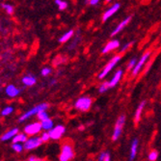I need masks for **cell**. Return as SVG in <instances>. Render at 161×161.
I'll list each match as a JSON object with an SVG mask.
<instances>
[{"instance_id": "obj_38", "label": "cell", "mask_w": 161, "mask_h": 161, "mask_svg": "<svg viewBox=\"0 0 161 161\" xmlns=\"http://www.w3.org/2000/svg\"><path fill=\"white\" fill-rule=\"evenodd\" d=\"M88 161H93V160H88Z\"/></svg>"}, {"instance_id": "obj_2", "label": "cell", "mask_w": 161, "mask_h": 161, "mask_svg": "<svg viewBox=\"0 0 161 161\" xmlns=\"http://www.w3.org/2000/svg\"><path fill=\"white\" fill-rule=\"evenodd\" d=\"M125 124V115H121L118 120H117L115 126H114V131L112 134V140L113 141H117L122 135L123 133V129Z\"/></svg>"}, {"instance_id": "obj_32", "label": "cell", "mask_w": 161, "mask_h": 161, "mask_svg": "<svg viewBox=\"0 0 161 161\" xmlns=\"http://www.w3.org/2000/svg\"><path fill=\"white\" fill-rule=\"evenodd\" d=\"M107 152H103L101 153L98 156V161H104V158H105V155H106Z\"/></svg>"}, {"instance_id": "obj_6", "label": "cell", "mask_w": 161, "mask_h": 161, "mask_svg": "<svg viewBox=\"0 0 161 161\" xmlns=\"http://www.w3.org/2000/svg\"><path fill=\"white\" fill-rule=\"evenodd\" d=\"M92 105V99L88 97H79L76 102L75 103V107L77 109V110H80V111H87L89 110L90 107Z\"/></svg>"}, {"instance_id": "obj_39", "label": "cell", "mask_w": 161, "mask_h": 161, "mask_svg": "<svg viewBox=\"0 0 161 161\" xmlns=\"http://www.w3.org/2000/svg\"><path fill=\"white\" fill-rule=\"evenodd\" d=\"M107 1H111V0H107Z\"/></svg>"}, {"instance_id": "obj_3", "label": "cell", "mask_w": 161, "mask_h": 161, "mask_svg": "<svg viewBox=\"0 0 161 161\" xmlns=\"http://www.w3.org/2000/svg\"><path fill=\"white\" fill-rule=\"evenodd\" d=\"M75 157L74 149L69 144H64L62 146L61 153L59 155V161H69Z\"/></svg>"}, {"instance_id": "obj_4", "label": "cell", "mask_w": 161, "mask_h": 161, "mask_svg": "<svg viewBox=\"0 0 161 161\" xmlns=\"http://www.w3.org/2000/svg\"><path fill=\"white\" fill-rule=\"evenodd\" d=\"M42 143L43 142L41 137L31 136V137L27 138V140L23 143V147H24V150H26V151H31V150L39 148Z\"/></svg>"}, {"instance_id": "obj_14", "label": "cell", "mask_w": 161, "mask_h": 161, "mask_svg": "<svg viewBox=\"0 0 161 161\" xmlns=\"http://www.w3.org/2000/svg\"><path fill=\"white\" fill-rule=\"evenodd\" d=\"M123 77V70L122 69H119L115 72L114 76L112 77V79L109 81V88H113L115 87L117 84L119 83V81L121 80V78Z\"/></svg>"}, {"instance_id": "obj_33", "label": "cell", "mask_w": 161, "mask_h": 161, "mask_svg": "<svg viewBox=\"0 0 161 161\" xmlns=\"http://www.w3.org/2000/svg\"><path fill=\"white\" fill-rule=\"evenodd\" d=\"M132 43H133V42H128V43H126V45H125V47H124L121 49L120 53H123V52H125V50H126V49H127V48H128V47L131 46V45H132Z\"/></svg>"}, {"instance_id": "obj_11", "label": "cell", "mask_w": 161, "mask_h": 161, "mask_svg": "<svg viewBox=\"0 0 161 161\" xmlns=\"http://www.w3.org/2000/svg\"><path fill=\"white\" fill-rule=\"evenodd\" d=\"M19 133V128L18 127H14V128H12L8 131H6V132L0 137V141L2 142H6V141H9V140H12L14 136H16L17 134Z\"/></svg>"}, {"instance_id": "obj_19", "label": "cell", "mask_w": 161, "mask_h": 161, "mask_svg": "<svg viewBox=\"0 0 161 161\" xmlns=\"http://www.w3.org/2000/svg\"><path fill=\"white\" fill-rule=\"evenodd\" d=\"M36 78L33 75H26L22 78V83L26 86H33L36 84Z\"/></svg>"}, {"instance_id": "obj_37", "label": "cell", "mask_w": 161, "mask_h": 161, "mask_svg": "<svg viewBox=\"0 0 161 161\" xmlns=\"http://www.w3.org/2000/svg\"><path fill=\"white\" fill-rule=\"evenodd\" d=\"M55 83H56V80H52L51 81V84H55Z\"/></svg>"}, {"instance_id": "obj_12", "label": "cell", "mask_w": 161, "mask_h": 161, "mask_svg": "<svg viewBox=\"0 0 161 161\" xmlns=\"http://www.w3.org/2000/svg\"><path fill=\"white\" fill-rule=\"evenodd\" d=\"M120 9V4L119 3H115L111 8H109L103 14V17H102V20L103 21H106L110 17H112L113 14L116 13V12H118V10Z\"/></svg>"}, {"instance_id": "obj_28", "label": "cell", "mask_w": 161, "mask_h": 161, "mask_svg": "<svg viewBox=\"0 0 161 161\" xmlns=\"http://www.w3.org/2000/svg\"><path fill=\"white\" fill-rule=\"evenodd\" d=\"M2 7L5 9V11L9 14H13L14 13V7L12 5H9V4H3Z\"/></svg>"}, {"instance_id": "obj_27", "label": "cell", "mask_w": 161, "mask_h": 161, "mask_svg": "<svg viewBox=\"0 0 161 161\" xmlns=\"http://www.w3.org/2000/svg\"><path fill=\"white\" fill-rule=\"evenodd\" d=\"M108 89H109V82H104L103 84L100 85L99 89H98V92L100 94H102V93H104L105 91H107Z\"/></svg>"}, {"instance_id": "obj_35", "label": "cell", "mask_w": 161, "mask_h": 161, "mask_svg": "<svg viewBox=\"0 0 161 161\" xmlns=\"http://www.w3.org/2000/svg\"><path fill=\"white\" fill-rule=\"evenodd\" d=\"M104 161H111V156H110V153L107 152L106 155H105V158H104Z\"/></svg>"}, {"instance_id": "obj_8", "label": "cell", "mask_w": 161, "mask_h": 161, "mask_svg": "<svg viewBox=\"0 0 161 161\" xmlns=\"http://www.w3.org/2000/svg\"><path fill=\"white\" fill-rule=\"evenodd\" d=\"M66 132V127L62 125H55L52 129L48 131L50 139L52 140H59Z\"/></svg>"}, {"instance_id": "obj_21", "label": "cell", "mask_w": 161, "mask_h": 161, "mask_svg": "<svg viewBox=\"0 0 161 161\" xmlns=\"http://www.w3.org/2000/svg\"><path fill=\"white\" fill-rule=\"evenodd\" d=\"M72 35H74V30H69V32H67L66 34H64V35L59 39V42H68V41L72 37Z\"/></svg>"}, {"instance_id": "obj_30", "label": "cell", "mask_w": 161, "mask_h": 161, "mask_svg": "<svg viewBox=\"0 0 161 161\" xmlns=\"http://www.w3.org/2000/svg\"><path fill=\"white\" fill-rule=\"evenodd\" d=\"M136 64H137V61H136V59H135V58H133V59H131V60L129 61V63H128V66H127V69H130L134 68V67L136 66Z\"/></svg>"}, {"instance_id": "obj_7", "label": "cell", "mask_w": 161, "mask_h": 161, "mask_svg": "<svg viewBox=\"0 0 161 161\" xmlns=\"http://www.w3.org/2000/svg\"><path fill=\"white\" fill-rule=\"evenodd\" d=\"M121 60V56L120 55H118V56H115V57H113L112 59L110 60V62L104 67V69L101 70V72L98 75V78L99 79H102V78H104L109 72L111 71V69L117 65V63H118L119 61Z\"/></svg>"}, {"instance_id": "obj_10", "label": "cell", "mask_w": 161, "mask_h": 161, "mask_svg": "<svg viewBox=\"0 0 161 161\" xmlns=\"http://www.w3.org/2000/svg\"><path fill=\"white\" fill-rule=\"evenodd\" d=\"M138 146H139V141L137 138L133 139L132 143L130 146V152H129V161H133L137 155L138 152Z\"/></svg>"}, {"instance_id": "obj_17", "label": "cell", "mask_w": 161, "mask_h": 161, "mask_svg": "<svg viewBox=\"0 0 161 161\" xmlns=\"http://www.w3.org/2000/svg\"><path fill=\"white\" fill-rule=\"evenodd\" d=\"M145 105H146V101L145 100H143L141 103L138 105V107H137V109L135 111V114H134V123L135 124H138L139 123L140 118H141V114H142V111H143Z\"/></svg>"}, {"instance_id": "obj_5", "label": "cell", "mask_w": 161, "mask_h": 161, "mask_svg": "<svg viewBox=\"0 0 161 161\" xmlns=\"http://www.w3.org/2000/svg\"><path fill=\"white\" fill-rule=\"evenodd\" d=\"M42 129V123L40 122H35V123H32V124H29L27 125L24 126V133L26 135H29V136H35L36 134L40 133L41 130Z\"/></svg>"}, {"instance_id": "obj_23", "label": "cell", "mask_w": 161, "mask_h": 161, "mask_svg": "<svg viewBox=\"0 0 161 161\" xmlns=\"http://www.w3.org/2000/svg\"><path fill=\"white\" fill-rule=\"evenodd\" d=\"M38 119L40 120V122H42V121H45L47 119H48L49 117H48V114L47 112V110H43V111H41L39 112L38 114Z\"/></svg>"}, {"instance_id": "obj_20", "label": "cell", "mask_w": 161, "mask_h": 161, "mask_svg": "<svg viewBox=\"0 0 161 161\" xmlns=\"http://www.w3.org/2000/svg\"><path fill=\"white\" fill-rule=\"evenodd\" d=\"M27 140V135L25 133H18L16 136H14L12 141L13 143H24Z\"/></svg>"}, {"instance_id": "obj_22", "label": "cell", "mask_w": 161, "mask_h": 161, "mask_svg": "<svg viewBox=\"0 0 161 161\" xmlns=\"http://www.w3.org/2000/svg\"><path fill=\"white\" fill-rule=\"evenodd\" d=\"M12 149L16 152V153H21L23 150H24V147H23V145L21 144V143H13V145H12Z\"/></svg>"}, {"instance_id": "obj_9", "label": "cell", "mask_w": 161, "mask_h": 161, "mask_svg": "<svg viewBox=\"0 0 161 161\" xmlns=\"http://www.w3.org/2000/svg\"><path fill=\"white\" fill-rule=\"evenodd\" d=\"M149 57H150V53L149 52H147V53H145L142 57H141V59L137 62V64H136V66L134 67V69H132V75H137V74L140 71V69H141V68L143 67V65L147 62V60L149 59Z\"/></svg>"}, {"instance_id": "obj_18", "label": "cell", "mask_w": 161, "mask_h": 161, "mask_svg": "<svg viewBox=\"0 0 161 161\" xmlns=\"http://www.w3.org/2000/svg\"><path fill=\"white\" fill-rule=\"evenodd\" d=\"M42 123V127L43 130H46V131H49L50 129H52L54 127V123L51 119H47L45 121H42L41 122Z\"/></svg>"}, {"instance_id": "obj_15", "label": "cell", "mask_w": 161, "mask_h": 161, "mask_svg": "<svg viewBox=\"0 0 161 161\" xmlns=\"http://www.w3.org/2000/svg\"><path fill=\"white\" fill-rule=\"evenodd\" d=\"M120 47L119 41H117V40L111 41V42H109L107 45L104 47V48L102 49V53L105 54V53H107V52H109V51H111V50H113V49H115L117 47Z\"/></svg>"}, {"instance_id": "obj_36", "label": "cell", "mask_w": 161, "mask_h": 161, "mask_svg": "<svg viewBox=\"0 0 161 161\" xmlns=\"http://www.w3.org/2000/svg\"><path fill=\"white\" fill-rule=\"evenodd\" d=\"M99 2V0H90V4L91 5H97Z\"/></svg>"}, {"instance_id": "obj_34", "label": "cell", "mask_w": 161, "mask_h": 161, "mask_svg": "<svg viewBox=\"0 0 161 161\" xmlns=\"http://www.w3.org/2000/svg\"><path fill=\"white\" fill-rule=\"evenodd\" d=\"M28 161H42V160L38 158V157H36V156H30V157L28 158Z\"/></svg>"}, {"instance_id": "obj_16", "label": "cell", "mask_w": 161, "mask_h": 161, "mask_svg": "<svg viewBox=\"0 0 161 161\" xmlns=\"http://www.w3.org/2000/svg\"><path fill=\"white\" fill-rule=\"evenodd\" d=\"M130 20H131V17H127L126 19H124V20H123V21H122V22H121V23H120L118 26H117V27L115 28V30L112 32L111 36H112V37H114L115 35L118 34L120 31H122L123 29H124V28H125V27L127 25V23H129V21H130Z\"/></svg>"}, {"instance_id": "obj_31", "label": "cell", "mask_w": 161, "mask_h": 161, "mask_svg": "<svg viewBox=\"0 0 161 161\" xmlns=\"http://www.w3.org/2000/svg\"><path fill=\"white\" fill-rule=\"evenodd\" d=\"M50 72H51V69L49 68H43L42 69V75L47 76V75H48L50 74Z\"/></svg>"}, {"instance_id": "obj_13", "label": "cell", "mask_w": 161, "mask_h": 161, "mask_svg": "<svg viewBox=\"0 0 161 161\" xmlns=\"http://www.w3.org/2000/svg\"><path fill=\"white\" fill-rule=\"evenodd\" d=\"M5 92H6V95L10 97H14L19 96V94L20 93V90L19 88H17L14 85H8L5 89Z\"/></svg>"}, {"instance_id": "obj_24", "label": "cell", "mask_w": 161, "mask_h": 161, "mask_svg": "<svg viewBox=\"0 0 161 161\" xmlns=\"http://www.w3.org/2000/svg\"><path fill=\"white\" fill-rule=\"evenodd\" d=\"M13 111H14V108H13L12 106H6V107H4V108L2 109V111H1V116H3V117L9 116V115H11V114L13 113Z\"/></svg>"}, {"instance_id": "obj_1", "label": "cell", "mask_w": 161, "mask_h": 161, "mask_svg": "<svg viewBox=\"0 0 161 161\" xmlns=\"http://www.w3.org/2000/svg\"><path fill=\"white\" fill-rule=\"evenodd\" d=\"M48 108V104L47 103H41V104H38V105H36V106H34L32 109H30L29 111H27V112H25L22 116H20L19 117V123H23V122H25L26 120H28L30 117H32V116H34V115H37L39 112H41V111H43V110H47Z\"/></svg>"}, {"instance_id": "obj_26", "label": "cell", "mask_w": 161, "mask_h": 161, "mask_svg": "<svg viewBox=\"0 0 161 161\" xmlns=\"http://www.w3.org/2000/svg\"><path fill=\"white\" fill-rule=\"evenodd\" d=\"M157 157H158V153L156 151H152L148 155V158L150 161H156Z\"/></svg>"}, {"instance_id": "obj_25", "label": "cell", "mask_w": 161, "mask_h": 161, "mask_svg": "<svg viewBox=\"0 0 161 161\" xmlns=\"http://www.w3.org/2000/svg\"><path fill=\"white\" fill-rule=\"evenodd\" d=\"M55 4L59 7L60 10H65L68 6V3L64 0H55Z\"/></svg>"}, {"instance_id": "obj_29", "label": "cell", "mask_w": 161, "mask_h": 161, "mask_svg": "<svg viewBox=\"0 0 161 161\" xmlns=\"http://www.w3.org/2000/svg\"><path fill=\"white\" fill-rule=\"evenodd\" d=\"M41 138L42 140V142H47L48 140H50V136H49V133L47 131H45V132H42V135H41Z\"/></svg>"}]
</instances>
